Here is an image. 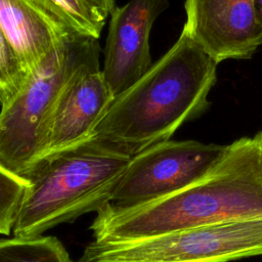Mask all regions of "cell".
I'll use <instances>...</instances> for the list:
<instances>
[{"label": "cell", "instance_id": "6da1fadb", "mask_svg": "<svg viewBox=\"0 0 262 262\" xmlns=\"http://www.w3.org/2000/svg\"><path fill=\"white\" fill-rule=\"evenodd\" d=\"M90 225L96 242H122L217 222L262 218V134L230 144L186 187L133 207L111 203Z\"/></svg>", "mask_w": 262, "mask_h": 262}, {"label": "cell", "instance_id": "7a4b0ae2", "mask_svg": "<svg viewBox=\"0 0 262 262\" xmlns=\"http://www.w3.org/2000/svg\"><path fill=\"white\" fill-rule=\"evenodd\" d=\"M216 60L182 30L174 45L131 87L116 96L87 140L133 157L170 140L208 106Z\"/></svg>", "mask_w": 262, "mask_h": 262}, {"label": "cell", "instance_id": "3957f363", "mask_svg": "<svg viewBox=\"0 0 262 262\" xmlns=\"http://www.w3.org/2000/svg\"><path fill=\"white\" fill-rule=\"evenodd\" d=\"M131 157L94 140H85L36 163L26 180L12 227L13 236L42 235L50 228L111 202Z\"/></svg>", "mask_w": 262, "mask_h": 262}, {"label": "cell", "instance_id": "277c9868", "mask_svg": "<svg viewBox=\"0 0 262 262\" xmlns=\"http://www.w3.org/2000/svg\"><path fill=\"white\" fill-rule=\"evenodd\" d=\"M97 39L76 36L29 73L19 91L0 111V166L26 179L42 158L58 95L73 74L98 58Z\"/></svg>", "mask_w": 262, "mask_h": 262}, {"label": "cell", "instance_id": "5b68a950", "mask_svg": "<svg viewBox=\"0 0 262 262\" xmlns=\"http://www.w3.org/2000/svg\"><path fill=\"white\" fill-rule=\"evenodd\" d=\"M255 256H262V218L211 223L131 241H93L78 262H229Z\"/></svg>", "mask_w": 262, "mask_h": 262}, {"label": "cell", "instance_id": "8992f818", "mask_svg": "<svg viewBox=\"0 0 262 262\" xmlns=\"http://www.w3.org/2000/svg\"><path fill=\"white\" fill-rule=\"evenodd\" d=\"M226 148L195 140L154 144L131 158L110 203L133 207L176 192L205 175Z\"/></svg>", "mask_w": 262, "mask_h": 262}, {"label": "cell", "instance_id": "52a82bcc", "mask_svg": "<svg viewBox=\"0 0 262 262\" xmlns=\"http://www.w3.org/2000/svg\"><path fill=\"white\" fill-rule=\"evenodd\" d=\"M168 6V0H130L113 9L101 72L114 98L152 66L149 34L155 20Z\"/></svg>", "mask_w": 262, "mask_h": 262}, {"label": "cell", "instance_id": "ba28073f", "mask_svg": "<svg viewBox=\"0 0 262 262\" xmlns=\"http://www.w3.org/2000/svg\"><path fill=\"white\" fill-rule=\"evenodd\" d=\"M183 30L217 63L250 58L262 44L255 0H186Z\"/></svg>", "mask_w": 262, "mask_h": 262}, {"label": "cell", "instance_id": "9c48e42d", "mask_svg": "<svg viewBox=\"0 0 262 262\" xmlns=\"http://www.w3.org/2000/svg\"><path fill=\"white\" fill-rule=\"evenodd\" d=\"M113 99L98 58L81 66L58 95L40 160L87 140Z\"/></svg>", "mask_w": 262, "mask_h": 262}, {"label": "cell", "instance_id": "30bf717a", "mask_svg": "<svg viewBox=\"0 0 262 262\" xmlns=\"http://www.w3.org/2000/svg\"><path fill=\"white\" fill-rule=\"evenodd\" d=\"M0 28L29 73L79 36L50 0H0Z\"/></svg>", "mask_w": 262, "mask_h": 262}, {"label": "cell", "instance_id": "8fae6325", "mask_svg": "<svg viewBox=\"0 0 262 262\" xmlns=\"http://www.w3.org/2000/svg\"><path fill=\"white\" fill-rule=\"evenodd\" d=\"M0 262H74L55 236L0 238Z\"/></svg>", "mask_w": 262, "mask_h": 262}, {"label": "cell", "instance_id": "7c38bea8", "mask_svg": "<svg viewBox=\"0 0 262 262\" xmlns=\"http://www.w3.org/2000/svg\"><path fill=\"white\" fill-rule=\"evenodd\" d=\"M74 33L98 39L115 0H50Z\"/></svg>", "mask_w": 262, "mask_h": 262}, {"label": "cell", "instance_id": "4fadbf2b", "mask_svg": "<svg viewBox=\"0 0 262 262\" xmlns=\"http://www.w3.org/2000/svg\"><path fill=\"white\" fill-rule=\"evenodd\" d=\"M29 72L0 28V105L7 103L21 88Z\"/></svg>", "mask_w": 262, "mask_h": 262}, {"label": "cell", "instance_id": "5bb4252c", "mask_svg": "<svg viewBox=\"0 0 262 262\" xmlns=\"http://www.w3.org/2000/svg\"><path fill=\"white\" fill-rule=\"evenodd\" d=\"M29 184L28 180L0 166V234L8 235L12 231Z\"/></svg>", "mask_w": 262, "mask_h": 262}, {"label": "cell", "instance_id": "9a60e30c", "mask_svg": "<svg viewBox=\"0 0 262 262\" xmlns=\"http://www.w3.org/2000/svg\"><path fill=\"white\" fill-rule=\"evenodd\" d=\"M255 14L257 21L262 29V0H255Z\"/></svg>", "mask_w": 262, "mask_h": 262}, {"label": "cell", "instance_id": "2e32d148", "mask_svg": "<svg viewBox=\"0 0 262 262\" xmlns=\"http://www.w3.org/2000/svg\"><path fill=\"white\" fill-rule=\"evenodd\" d=\"M261 134H262V132H261Z\"/></svg>", "mask_w": 262, "mask_h": 262}]
</instances>
